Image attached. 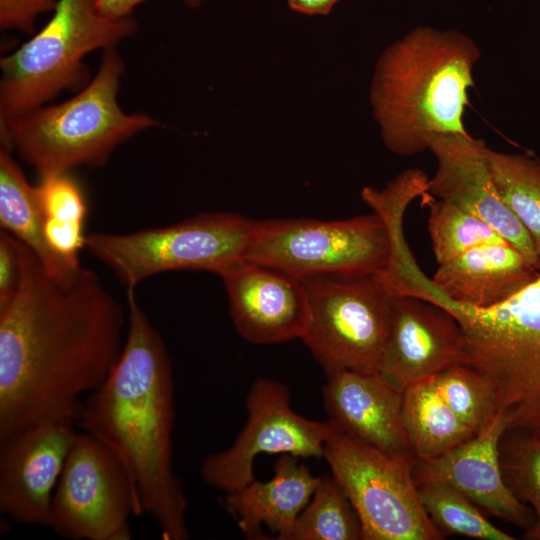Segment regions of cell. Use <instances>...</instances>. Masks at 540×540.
Here are the masks:
<instances>
[{"label":"cell","mask_w":540,"mask_h":540,"mask_svg":"<svg viewBox=\"0 0 540 540\" xmlns=\"http://www.w3.org/2000/svg\"><path fill=\"white\" fill-rule=\"evenodd\" d=\"M19 280L0 307V440L37 422L76 424L83 396L107 378L128 311L80 267L63 284L17 239Z\"/></svg>","instance_id":"1"},{"label":"cell","mask_w":540,"mask_h":540,"mask_svg":"<svg viewBox=\"0 0 540 540\" xmlns=\"http://www.w3.org/2000/svg\"><path fill=\"white\" fill-rule=\"evenodd\" d=\"M122 352L107 378L82 403L76 424L119 459L140 515L166 540H186L187 500L172 466L175 418L172 365L165 342L127 289Z\"/></svg>","instance_id":"2"},{"label":"cell","mask_w":540,"mask_h":540,"mask_svg":"<svg viewBox=\"0 0 540 540\" xmlns=\"http://www.w3.org/2000/svg\"><path fill=\"white\" fill-rule=\"evenodd\" d=\"M480 57L475 41L453 29L416 27L386 47L370 87L384 145L412 156L429 148L433 134L468 135L463 116Z\"/></svg>","instance_id":"3"},{"label":"cell","mask_w":540,"mask_h":540,"mask_svg":"<svg viewBox=\"0 0 540 540\" xmlns=\"http://www.w3.org/2000/svg\"><path fill=\"white\" fill-rule=\"evenodd\" d=\"M409 294L438 305L459 323L462 364L491 385L507 430L540 435V275L505 302L489 308L456 304L418 273Z\"/></svg>","instance_id":"4"},{"label":"cell","mask_w":540,"mask_h":540,"mask_svg":"<svg viewBox=\"0 0 540 540\" xmlns=\"http://www.w3.org/2000/svg\"><path fill=\"white\" fill-rule=\"evenodd\" d=\"M92 80L72 98L40 106L0 125L3 149L14 150L40 176L104 164L118 145L157 125L144 114H127L117 94L124 63L103 50Z\"/></svg>","instance_id":"5"},{"label":"cell","mask_w":540,"mask_h":540,"mask_svg":"<svg viewBox=\"0 0 540 540\" xmlns=\"http://www.w3.org/2000/svg\"><path fill=\"white\" fill-rule=\"evenodd\" d=\"M97 0H57L52 18L13 53L1 58L0 125L43 106L64 90L88 84L83 60L115 47L137 30L131 17L99 12Z\"/></svg>","instance_id":"6"},{"label":"cell","mask_w":540,"mask_h":540,"mask_svg":"<svg viewBox=\"0 0 540 540\" xmlns=\"http://www.w3.org/2000/svg\"><path fill=\"white\" fill-rule=\"evenodd\" d=\"M404 212L402 207L385 205L344 220L254 221L245 259L299 279L384 274L394 259Z\"/></svg>","instance_id":"7"},{"label":"cell","mask_w":540,"mask_h":540,"mask_svg":"<svg viewBox=\"0 0 540 540\" xmlns=\"http://www.w3.org/2000/svg\"><path fill=\"white\" fill-rule=\"evenodd\" d=\"M254 220L234 213H203L176 224L126 234L96 232L85 248L127 289L166 271L219 275L246 258Z\"/></svg>","instance_id":"8"},{"label":"cell","mask_w":540,"mask_h":540,"mask_svg":"<svg viewBox=\"0 0 540 540\" xmlns=\"http://www.w3.org/2000/svg\"><path fill=\"white\" fill-rule=\"evenodd\" d=\"M301 280L310 305L301 339L325 373L378 372L399 295L385 275H317Z\"/></svg>","instance_id":"9"},{"label":"cell","mask_w":540,"mask_h":540,"mask_svg":"<svg viewBox=\"0 0 540 540\" xmlns=\"http://www.w3.org/2000/svg\"><path fill=\"white\" fill-rule=\"evenodd\" d=\"M323 458L358 517L361 539L444 538L422 504L413 453L386 454L331 424Z\"/></svg>","instance_id":"10"},{"label":"cell","mask_w":540,"mask_h":540,"mask_svg":"<svg viewBox=\"0 0 540 540\" xmlns=\"http://www.w3.org/2000/svg\"><path fill=\"white\" fill-rule=\"evenodd\" d=\"M139 507L114 453L86 432L78 435L55 487L48 527L74 540H130Z\"/></svg>","instance_id":"11"},{"label":"cell","mask_w":540,"mask_h":540,"mask_svg":"<svg viewBox=\"0 0 540 540\" xmlns=\"http://www.w3.org/2000/svg\"><path fill=\"white\" fill-rule=\"evenodd\" d=\"M247 421L233 444L205 458L203 480L216 489L231 492L251 483L255 458L262 453L321 458L331 431L329 421L317 422L295 413L288 388L260 378L246 397Z\"/></svg>","instance_id":"12"},{"label":"cell","mask_w":540,"mask_h":540,"mask_svg":"<svg viewBox=\"0 0 540 540\" xmlns=\"http://www.w3.org/2000/svg\"><path fill=\"white\" fill-rule=\"evenodd\" d=\"M77 435L74 423L46 420L0 440L2 513L48 527L53 493Z\"/></svg>","instance_id":"13"},{"label":"cell","mask_w":540,"mask_h":540,"mask_svg":"<svg viewBox=\"0 0 540 540\" xmlns=\"http://www.w3.org/2000/svg\"><path fill=\"white\" fill-rule=\"evenodd\" d=\"M234 327L254 344L302 338L310 317L303 281L278 268L243 259L219 274Z\"/></svg>","instance_id":"14"},{"label":"cell","mask_w":540,"mask_h":540,"mask_svg":"<svg viewBox=\"0 0 540 540\" xmlns=\"http://www.w3.org/2000/svg\"><path fill=\"white\" fill-rule=\"evenodd\" d=\"M486 147L484 141L470 134L431 135L428 149L435 156L437 168L428 180L426 193L482 219L536 267L535 253L527 232L495 187Z\"/></svg>","instance_id":"15"},{"label":"cell","mask_w":540,"mask_h":540,"mask_svg":"<svg viewBox=\"0 0 540 540\" xmlns=\"http://www.w3.org/2000/svg\"><path fill=\"white\" fill-rule=\"evenodd\" d=\"M462 329L444 308L408 295L394 301L388 337L378 372L405 390L461 364Z\"/></svg>","instance_id":"16"},{"label":"cell","mask_w":540,"mask_h":540,"mask_svg":"<svg viewBox=\"0 0 540 540\" xmlns=\"http://www.w3.org/2000/svg\"><path fill=\"white\" fill-rule=\"evenodd\" d=\"M506 431L507 420L498 412L485 428L451 451L417 460L415 481L444 482L487 513L526 531L534 523L533 510L516 497L501 468L500 443Z\"/></svg>","instance_id":"17"},{"label":"cell","mask_w":540,"mask_h":540,"mask_svg":"<svg viewBox=\"0 0 540 540\" xmlns=\"http://www.w3.org/2000/svg\"><path fill=\"white\" fill-rule=\"evenodd\" d=\"M326 377L323 401L336 429L389 455L412 453L403 423V390L379 372L337 369Z\"/></svg>","instance_id":"18"},{"label":"cell","mask_w":540,"mask_h":540,"mask_svg":"<svg viewBox=\"0 0 540 540\" xmlns=\"http://www.w3.org/2000/svg\"><path fill=\"white\" fill-rule=\"evenodd\" d=\"M539 275L519 250L501 242L475 247L438 265L429 282L456 304L489 308L505 302Z\"/></svg>","instance_id":"19"},{"label":"cell","mask_w":540,"mask_h":540,"mask_svg":"<svg viewBox=\"0 0 540 540\" xmlns=\"http://www.w3.org/2000/svg\"><path fill=\"white\" fill-rule=\"evenodd\" d=\"M320 477H315L297 457L281 454L274 464V476L267 482L253 480L245 487L227 492L224 505L237 519L247 539H267L266 525L278 540H288L295 521L310 501Z\"/></svg>","instance_id":"20"},{"label":"cell","mask_w":540,"mask_h":540,"mask_svg":"<svg viewBox=\"0 0 540 540\" xmlns=\"http://www.w3.org/2000/svg\"><path fill=\"white\" fill-rule=\"evenodd\" d=\"M45 215L37 188L25 178L10 151H0V224L25 244L55 280L70 283L79 268L69 265L48 244L44 233Z\"/></svg>","instance_id":"21"},{"label":"cell","mask_w":540,"mask_h":540,"mask_svg":"<svg viewBox=\"0 0 540 540\" xmlns=\"http://www.w3.org/2000/svg\"><path fill=\"white\" fill-rule=\"evenodd\" d=\"M403 423L410 449L420 461L438 458L475 435L444 402L433 378L403 391Z\"/></svg>","instance_id":"22"},{"label":"cell","mask_w":540,"mask_h":540,"mask_svg":"<svg viewBox=\"0 0 540 540\" xmlns=\"http://www.w3.org/2000/svg\"><path fill=\"white\" fill-rule=\"evenodd\" d=\"M495 187L527 232L540 271V158L525 153L499 152L486 147Z\"/></svg>","instance_id":"23"},{"label":"cell","mask_w":540,"mask_h":540,"mask_svg":"<svg viewBox=\"0 0 540 540\" xmlns=\"http://www.w3.org/2000/svg\"><path fill=\"white\" fill-rule=\"evenodd\" d=\"M361 539L358 517L333 476L323 475L288 540Z\"/></svg>","instance_id":"24"},{"label":"cell","mask_w":540,"mask_h":540,"mask_svg":"<svg viewBox=\"0 0 540 540\" xmlns=\"http://www.w3.org/2000/svg\"><path fill=\"white\" fill-rule=\"evenodd\" d=\"M426 195L428 232L438 265L475 247L507 242L479 217L449 201Z\"/></svg>","instance_id":"25"},{"label":"cell","mask_w":540,"mask_h":540,"mask_svg":"<svg viewBox=\"0 0 540 540\" xmlns=\"http://www.w3.org/2000/svg\"><path fill=\"white\" fill-rule=\"evenodd\" d=\"M422 504L436 528L444 534L478 540H514L494 526L469 498L437 480L416 482Z\"/></svg>","instance_id":"26"},{"label":"cell","mask_w":540,"mask_h":540,"mask_svg":"<svg viewBox=\"0 0 540 540\" xmlns=\"http://www.w3.org/2000/svg\"><path fill=\"white\" fill-rule=\"evenodd\" d=\"M500 460L507 484L535 516L523 538L540 540V435L507 430L500 443Z\"/></svg>","instance_id":"27"},{"label":"cell","mask_w":540,"mask_h":540,"mask_svg":"<svg viewBox=\"0 0 540 540\" xmlns=\"http://www.w3.org/2000/svg\"><path fill=\"white\" fill-rule=\"evenodd\" d=\"M444 402L474 434L485 428L498 413L490 383L465 364H457L433 378Z\"/></svg>","instance_id":"28"},{"label":"cell","mask_w":540,"mask_h":540,"mask_svg":"<svg viewBox=\"0 0 540 540\" xmlns=\"http://www.w3.org/2000/svg\"><path fill=\"white\" fill-rule=\"evenodd\" d=\"M37 193L45 218L84 221L87 207L82 189L69 172L40 176Z\"/></svg>","instance_id":"29"},{"label":"cell","mask_w":540,"mask_h":540,"mask_svg":"<svg viewBox=\"0 0 540 540\" xmlns=\"http://www.w3.org/2000/svg\"><path fill=\"white\" fill-rule=\"evenodd\" d=\"M84 221L45 218L44 233L49 246L69 265L80 267L79 252L85 248Z\"/></svg>","instance_id":"30"},{"label":"cell","mask_w":540,"mask_h":540,"mask_svg":"<svg viewBox=\"0 0 540 540\" xmlns=\"http://www.w3.org/2000/svg\"><path fill=\"white\" fill-rule=\"evenodd\" d=\"M57 0H0V26L31 34L40 14L54 11Z\"/></svg>","instance_id":"31"},{"label":"cell","mask_w":540,"mask_h":540,"mask_svg":"<svg viewBox=\"0 0 540 540\" xmlns=\"http://www.w3.org/2000/svg\"><path fill=\"white\" fill-rule=\"evenodd\" d=\"M19 280L17 239L2 230L0 234V307L14 295Z\"/></svg>","instance_id":"32"},{"label":"cell","mask_w":540,"mask_h":540,"mask_svg":"<svg viewBox=\"0 0 540 540\" xmlns=\"http://www.w3.org/2000/svg\"><path fill=\"white\" fill-rule=\"evenodd\" d=\"M145 0H97L99 12L105 16L122 18L131 16L134 8ZM190 7L198 6L203 0H184Z\"/></svg>","instance_id":"33"},{"label":"cell","mask_w":540,"mask_h":540,"mask_svg":"<svg viewBox=\"0 0 540 540\" xmlns=\"http://www.w3.org/2000/svg\"><path fill=\"white\" fill-rule=\"evenodd\" d=\"M338 0H287L289 7L306 15H326Z\"/></svg>","instance_id":"34"}]
</instances>
